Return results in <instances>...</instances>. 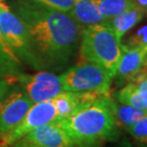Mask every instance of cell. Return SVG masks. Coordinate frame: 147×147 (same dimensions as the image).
Masks as SVG:
<instances>
[{
	"label": "cell",
	"instance_id": "6da1fadb",
	"mask_svg": "<svg viewBox=\"0 0 147 147\" xmlns=\"http://www.w3.org/2000/svg\"><path fill=\"white\" fill-rule=\"evenodd\" d=\"M14 13L27 29L37 56L46 69L65 68L75 55L81 39V25L68 13L33 1H20Z\"/></svg>",
	"mask_w": 147,
	"mask_h": 147
},
{
	"label": "cell",
	"instance_id": "7a4b0ae2",
	"mask_svg": "<svg viewBox=\"0 0 147 147\" xmlns=\"http://www.w3.org/2000/svg\"><path fill=\"white\" fill-rule=\"evenodd\" d=\"M113 101L109 93L102 94L60 121L75 147H102L118 139L120 127L113 114Z\"/></svg>",
	"mask_w": 147,
	"mask_h": 147
},
{
	"label": "cell",
	"instance_id": "3957f363",
	"mask_svg": "<svg viewBox=\"0 0 147 147\" xmlns=\"http://www.w3.org/2000/svg\"><path fill=\"white\" fill-rule=\"evenodd\" d=\"M80 55L86 62L105 68L115 76L123 54L121 41L109 23L86 26L81 32Z\"/></svg>",
	"mask_w": 147,
	"mask_h": 147
},
{
	"label": "cell",
	"instance_id": "277c9868",
	"mask_svg": "<svg viewBox=\"0 0 147 147\" xmlns=\"http://www.w3.org/2000/svg\"><path fill=\"white\" fill-rule=\"evenodd\" d=\"M0 30L17 58L33 69L45 70L46 67L37 56L27 29L17 15L7 5L0 6Z\"/></svg>",
	"mask_w": 147,
	"mask_h": 147
},
{
	"label": "cell",
	"instance_id": "5b68a950",
	"mask_svg": "<svg viewBox=\"0 0 147 147\" xmlns=\"http://www.w3.org/2000/svg\"><path fill=\"white\" fill-rule=\"evenodd\" d=\"M60 80L65 91L109 93L113 76L100 65L84 62L61 74Z\"/></svg>",
	"mask_w": 147,
	"mask_h": 147
},
{
	"label": "cell",
	"instance_id": "8992f818",
	"mask_svg": "<svg viewBox=\"0 0 147 147\" xmlns=\"http://www.w3.org/2000/svg\"><path fill=\"white\" fill-rule=\"evenodd\" d=\"M53 121H59V117L51 99L33 104L13 129L0 136V145L11 144L30 131Z\"/></svg>",
	"mask_w": 147,
	"mask_h": 147
},
{
	"label": "cell",
	"instance_id": "52a82bcc",
	"mask_svg": "<svg viewBox=\"0 0 147 147\" xmlns=\"http://www.w3.org/2000/svg\"><path fill=\"white\" fill-rule=\"evenodd\" d=\"M0 147H75L60 121L47 123L30 131L14 142Z\"/></svg>",
	"mask_w": 147,
	"mask_h": 147
},
{
	"label": "cell",
	"instance_id": "ba28073f",
	"mask_svg": "<svg viewBox=\"0 0 147 147\" xmlns=\"http://www.w3.org/2000/svg\"><path fill=\"white\" fill-rule=\"evenodd\" d=\"M32 105L22 87H10L7 94L0 101V136L13 129Z\"/></svg>",
	"mask_w": 147,
	"mask_h": 147
},
{
	"label": "cell",
	"instance_id": "9c48e42d",
	"mask_svg": "<svg viewBox=\"0 0 147 147\" xmlns=\"http://www.w3.org/2000/svg\"><path fill=\"white\" fill-rule=\"evenodd\" d=\"M17 80L32 104L51 100L63 91L60 77L47 70H39L34 75L22 73Z\"/></svg>",
	"mask_w": 147,
	"mask_h": 147
},
{
	"label": "cell",
	"instance_id": "30bf717a",
	"mask_svg": "<svg viewBox=\"0 0 147 147\" xmlns=\"http://www.w3.org/2000/svg\"><path fill=\"white\" fill-rule=\"evenodd\" d=\"M145 59V49L123 47V54H121L120 62H119L114 78L116 77L121 83H129L133 75L144 65Z\"/></svg>",
	"mask_w": 147,
	"mask_h": 147
},
{
	"label": "cell",
	"instance_id": "8fae6325",
	"mask_svg": "<svg viewBox=\"0 0 147 147\" xmlns=\"http://www.w3.org/2000/svg\"><path fill=\"white\" fill-rule=\"evenodd\" d=\"M23 72L22 62L14 54L0 30V78L11 84Z\"/></svg>",
	"mask_w": 147,
	"mask_h": 147
},
{
	"label": "cell",
	"instance_id": "7c38bea8",
	"mask_svg": "<svg viewBox=\"0 0 147 147\" xmlns=\"http://www.w3.org/2000/svg\"><path fill=\"white\" fill-rule=\"evenodd\" d=\"M68 13L81 26L109 23L100 12L94 0H75L73 8Z\"/></svg>",
	"mask_w": 147,
	"mask_h": 147
},
{
	"label": "cell",
	"instance_id": "4fadbf2b",
	"mask_svg": "<svg viewBox=\"0 0 147 147\" xmlns=\"http://www.w3.org/2000/svg\"><path fill=\"white\" fill-rule=\"evenodd\" d=\"M145 11L135 5L114 16L109 21V24L114 30L118 39L121 42V38L142 20Z\"/></svg>",
	"mask_w": 147,
	"mask_h": 147
},
{
	"label": "cell",
	"instance_id": "5bb4252c",
	"mask_svg": "<svg viewBox=\"0 0 147 147\" xmlns=\"http://www.w3.org/2000/svg\"><path fill=\"white\" fill-rule=\"evenodd\" d=\"M112 108H113V114L119 127H123L124 129H128L147 114V110L123 105L120 102L118 104L115 101H113Z\"/></svg>",
	"mask_w": 147,
	"mask_h": 147
},
{
	"label": "cell",
	"instance_id": "9a60e30c",
	"mask_svg": "<svg viewBox=\"0 0 147 147\" xmlns=\"http://www.w3.org/2000/svg\"><path fill=\"white\" fill-rule=\"evenodd\" d=\"M100 12L108 22L119 13L135 6L133 0H94Z\"/></svg>",
	"mask_w": 147,
	"mask_h": 147
},
{
	"label": "cell",
	"instance_id": "2e32d148",
	"mask_svg": "<svg viewBox=\"0 0 147 147\" xmlns=\"http://www.w3.org/2000/svg\"><path fill=\"white\" fill-rule=\"evenodd\" d=\"M124 48H142L147 49V24L135 29L129 35L125 43H121Z\"/></svg>",
	"mask_w": 147,
	"mask_h": 147
},
{
	"label": "cell",
	"instance_id": "e0dca14e",
	"mask_svg": "<svg viewBox=\"0 0 147 147\" xmlns=\"http://www.w3.org/2000/svg\"><path fill=\"white\" fill-rule=\"evenodd\" d=\"M126 130L140 144L147 143V114Z\"/></svg>",
	"mask_w": 147,
	"mask_h": 147
},
{
	"label": "cell",
	"instance_id": "ac0fdd59",
	"mask_svg": "<svg viewBox=\"0 0 147 147\" xmlns=\"http://www.w3.org/2000/svg\"><path fill=\"white\" fill-rule=\"evenodd\" d=\"M32 1L63 12H69L75 3V0H32Z\"/></svg>",
	"mask_w": 147,
	"mask_h": 147
},
{
	"label": "cell",
	"instance_id": "d6986e66",
	"mask_svg": "<svg viewBox=\"0 0 147 147\" xmlns=\"http://www.w3.org/2000/svg\"><path fill=\"white\" fill-rule=\"evenodd\" d=\"M11 83L8 80L0 78V101L4 98V96L7 94V92L10 89Z\"/></svg>",
	"mask_w": 147,
	"mask_h": 147
},
{
	"label": "cell",
	"instance_id": "ffe728a7",
	"mask_svg": "<svg viewBox=\"0 0 147 147\" xmlns=\"http://www.w3.org/2000/svg\"><path fill=\"white\" fill-rule=\"evenodd\" d=\"M142 147H147V143H145V144H142Z\"/></svg>",
	"mask_w": 147,
	"mask_h": 147
},
{
	"label": "cell",
	"instance_id": "44dd1931",
	"mask_svg": "<svg viewBox=\"0 0 147 147\" xmlns=\"http://www.w3.org/2000/svg\"><path fill=\"white\" fill-rule=\"evenodd\" d=\"M146 49V55H147V49Z\"/></svg>",
	"mask_w": 147,
	"mask_h": 147
},
{
	"label": "cell",
	"instance_id": "7402d4cb",
	"mask_svg": "<svg viewBox=\"0 0 147 147\" xmlns=\"http://www.w3.org/2000/svg\"><path fill=\"white\" fill-rule=\"evenodd\" d=\"M146 12H147V11H146Z\"/></svg>",
	"mask_w": 147,
	"mask_h": 147
}]
</instances>
